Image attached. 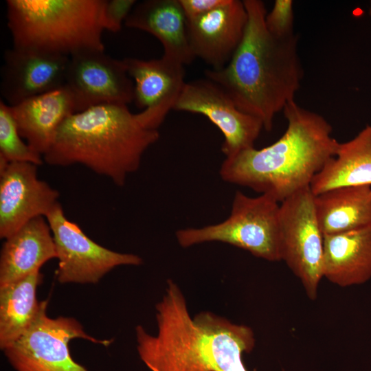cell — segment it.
I'll use <instances>...</instances> for the list:
<instances>
[{
  "label": "cell",
  "mask_w": 371,
  "mask_h": 371,
  "mask_svg": "<svg viewBox=\"0 0 371 371\" xmlns=\"http://www.w3.org/2000/svg\"><path fill=\"white\" fill-rule=\"evenodd\" d=\"M155 309L156 335L135 328L137 352L150 371H247L242 355L255 344L251 328L211 312L192 317L171 280Z\"/></svg>",
  "instance_id": "cell-1"
},
{
  "label": "cell",
  "mask_w": 371,
  "mask_h": 371,
  "mask_svg": "<svg viewBox=\"0 0 371 371\" xmlns=\"http://www.w3.org/2000/svg\"><path fill=\"white\" fill-rule=\"evenodd\" d=\"M248 20L243 40L222 69H206L242 111L258 118L270 131L273 119L294 100L304 72L298 53L299 36H273L265 25L260 0H244Z\"/></svg>",
  "instance_id": "cell-2"
},
{
  "label": "cell",
  "mask_w": 371,
  "mask_h": 371,
  "mask_svg": "<svg viewBox=\"0 0 371 371\" xmlns=\"http://www.w3.org/2000/svg\"><path fill=\"white\" fill-rule=\"evenodd\" d=\"M284 134L273 144L225 158L219 174L228 183L269 195L278 203L310 186L339 146L333 127L321 115L289 102Z\"/></svg>",
  "instance_id": "cell-3"
},
{
  "label": "cell",
  "mask_w": 371,
  "mask_h": 371,
  "mask_svg": "<svg viewBox=\"0 0 371 371\" xmlns=\"http://www.w3.org/2000/svg\"><path fill=\"white\" fill-rule=\"evenodd\" d=\"M159 137L124 104H101L69 115L43 155L49 165L81 164L123 186L145 151Z\"/></svg>",
  "instance_id": "cell-4"
},
{
  "label": "cell",
  "mask_w": 371,
  "mask_h": 371,
  "mask_svg": "<svg viewBox=\"0 0 371 371\" xmlns=\"http://www.w3.org/2000/svg\"><path fill=\"white\" fill-rule=\"evenodd\" d=\"M105 0H8L13 47L71 56L104 51Z\"/></svg>",
  "instance_id": "cell-5"
},
{
  "label": "cell",
  "mask_w": 371,
  "mask_h": 371,
  "mask_svg": "<svg viewBox=\"0 0 371 371\" xmlns=\"http://www.w3.org/2000/svg\"><path fill=\"white\" fill-rule=\"evenodd\" d=\"M278 202L262 194L249 196L237 191L229 216L223 222L200 228L177 231L183 247L207 242H221L245 249L269 261H280Z\"/></svg>",
  "instance_id": "cell-6"
},
{
  "label": "cell",
  "mask_w": 371,
  "mask_h": 371,
  "mask_svg": "<svg viewBox=\"0 0 371 371\" xmlns=\"http://www.w3.org/2000/svg\"><path fill=\"white\" fill-rule=\"evenodd\" d=\"M279 236L281 260L300 280L307 296L315 300L323 277L324 235L310 186L280 203Z\"/></svg>",
  "instance_id": "cell-7"
},
{
  "label": "cell",
  "mask_w": 371,
  "mask_h": 371,
  "mask_svg": "<svg viewBox=\"0 0 371 371\" xmlns=\"http://www.w3.org/2000/svg\"><path fill=\"white\" fill-rule=\"evenodd\" d=\"M47 304L23 336L3 350L8 362L16 371H88L72 359L69 342L80 338L108 346L113 341L91 336L75 318L49 317Z\"/></svg>",
  "instance_id": "cell-8"
},
{
  "label": "cell",
  "mask_w": 371,
  "mask_h": 371,
  "mask_svg": "<svg viewBox=\"0 0 371 371\" xmlns=\"http://www.w3.org/2000/svg\"><path fill=\"white\" fill-rule=\"evenodd\" d=\"M45 218L58 260L56 280L61 284H95L116 267L142 263L137 255L114 251L92 240L76 223L67 218L60 203Z\"/></svg>",
  "instance_id": "cell-9"
},
{
  "label": "cell",
  "mask_w": 371,
  "mask_h": 371,
  "mask_svg": "<svg viewBox=\"0 0 371 371\" xmlns=\"http://www.w3.org/2000/svg\"><path fill=\"white\" fill-rule=\"evenodd\" d=\"M64 86L71 95L76 113L101 104L127 105L134 100V82L123 59L102 50L69 56Z\"/></svg>",
  "instance_id": "cell-10"
},
{
  "label": "cell",
  "mask_w": 371,
  "mask_h": 371,
  "mask_svg": "<svg viewBox=\"0 0 371 371\" xmlns=\"http://www.w3.org/2000/svg\"><path fill=\"white\" fill-rule=\"evenodd\" d=\"M173 110L205 116L221 131L225 158L254 147L263 127L257 117L240 111L227 93L205 78L186 82Z\"/></svg>",
  "instance_id": "cell-11"
},
{
  "label": "cell",
  "mask_w": 371,
  "mask_h": 371,
  "mask_svg": "<svg viewBox=\"0 0 371 371\" xmlns=\"http://www.w3.org/2000/svg\"><path fill=\"white\" fill-rule=\"evenodd\" d=\"M36 165L10 162L0 168V238L5 239L32 219L44 216L60 194L38 177Z\"/></svg>",
  "instance_id": "cell-12"
},
{
  "label": "cell",
  "mask_w": 371,
  "mask_h": 371,
  "mask_svg": "<svg viewBox=\"0 0 371 371\" xmlns=\"http://www.w3.org/2000/svg\"><path fill=\"white\" fill-rule=\"evenodd\" d=\"M128 76L133 79L134 100L142 111L136 113L146 128L157 130L173 110L186 85L183 65L164 55L149 60L123 59Z\"/></svg>",
  "instance_id": "cell-13"
},
{
  "label": "cell",
  "mask_w": 371,
  "mask_h": 371,
  "mask_svg": "<svg viewBox=\"0 0 371 371\" xmlns=\"http://www.w3.org/2000/svg\"><path fill=\"white\" fill-rule=\"evenodd\" d=\"M69 57L12 47L5 52L0 92L10 106L64 86Z\"/></svg>",
  "instance_id": "cell-14"
},
{
  "label": "cell",
  "mask_w": 371,
  "mask_h": 371,
  "mask_svg": "<svg viewBox=\"0 0 371 371\" xmlns=\"http://www.w3.org/2000/svg\"><path fill=\"white\" fill-rule=\"evenodd\" d=\"M248 16L243 1L227 0L209 12L187 21L189 43L195 58L212 69L224 67L240 44Z\"/></svg>",
  "instance_id": "cell-15"
},
{
  "label": "cell",
  "mask_w": 371,
  "mask_h": 371,
  "mask_svg": "<svg viewBox=\"0 0 371 371\" xmlns=\"http://www.w3.org/2000/svg\"><path fill=\"white\" fill-rule=\"evenodd\" d=\"M11 109L20 135L43 157L52 146L62 123L76 113L71 95L65 86L25 100Z\"/></svg>",
  "instance_id": "cell-16"
},
{
  "label": "cell",
  "mask_w": 371,
  "mask_h": 371,
  "mask_svg": "<svg viewBox=\"0 0 371 371\" xmlns=\"http://www.w3.org/2000/svg\"><path fill=\"white\" fill-rule=\"evenodd\" d=\"M54 258L56 246L46 218L32 219L5 239L0 255V286L40 271Z\"/></svg>",
  "instance_id": "cell-17"
},
{
  "label": "cell",
  "mask_w": 371,
  "mask_h": 371,
  "mask_svg": "<svg viewBox=\"0 0 371 371\" xmlns=\"http://www.w3.org/2000/svg\"><path fill=\"white\" fill-rule=\"evenodd\" d=\"M124 25L153 35L161 43L164 55L183 65L190 64L195 58L188 41L187 19L179 0L137 2Z\"/></svg>",
  "instance_id": "cell-18"
},
{
  "label": "cell",
  "mask_w": 371,
  "mask_h": 371,
  "mask_svg": "<svg viewBox=\"0 0 371 371\" xmlns=\"http://www.w3.org/2000/svg\"><path fill=\"white\" fill-rule=\"evenodd\" d=\"M323 277L345 287L371 278V228L324 235Z\"/></svg>",
  "instance_id": "cell-19"
},
{
  "label": "cell",
  "mask_w": 371,
  "mask_h": 371,
  "mask_svg": "<svg viewBox=\"0 0 371 371\" xmlns=\"http://www.w3.org/2000/svg\"><path fill=\"white\" fill-rule=\"evenodd\" d=\"M323 235L371 228V186H342L314 195Z\"/></svg>",
  "instance_id": "cell-20"
},
{
  "label": "cell",
  "mask_w": 371,
  "mask_h": 371,
  "mask_svg": "<svg viewBox=\"0 0 371 371\" xmlns=\"http://www.w3.org/2000/svg\"><path fill=\"white\" fill-rule=\"evenodd\" d=\"M371 186V124L339 143L337 152L311 181L314 195L342 186Z\"/></svg>",
  "instance_id": "cell-21"
},
{
  "label": "cell",
  "mask_w": 371,
  "mask_h": 371,
  "mask_svg": "<svg viewBox=\"0 0 371 371\" xmlns=\"http://www.w3.org/2000/svg\"><path fill=\"white\" fill-rule=\"evenodd\" d=\"M40 271L0 286V348L3 350L17 341L38 317L46 300L38 301Z\"/></svg>",
  "instance_id": "cell-22"
},
{
  "label": "cell",
  "mask_w": 371,
  "mask_h": 371,
  "mask_svg": "<svg viewBox=\"0 0 371 371\" xmlns=\"http://www.w3.org/2000/svg\"><path fill=\"white\" fill-rule=\"evenodd\" d=\"M18 130L11 106L0 101V157L8 162H29L41 165L43 157L25 143Z\"/></svg>",
  "instance_id": "cell-23"
},
{
  "label": "cell",
  "mask_w": 371,
  "mask_h": 371,
  "mask_svg": "<svg viewBox=\"0 0 371 371\" xmlns=\"http://www.w3.org/2000/svg\"><path fill=\"white\" fill-rule=\"evenodd\" d=\"M293 22L292 0H276L271 11L265 16V25L268 31L278 38H285L295 34Z\"/></svg>",
  "instance_id": "cell-24"
},
{
  "label": "cell",
  "mask_w": 371,
  "mask_h": 371,
  "mask_svg": "<svg viewBox=\"0 0 371 371\" xmlns=\"http://www.w3.org/2000/svg\"><path fill=\"white\" fill-rule=\"evenodd\" d=\"M136 3L135 0H105L103 12L105 30L119 32Z\"/></svg>",
  "instance_id": "cell-25"
},
{
  "label": "cell",
  "mask_w": 371,
  "mask_h": 371,
  "mask_svg": "<svg viewBox=\"0 0 371 371\" xmlns=\"http://www.w3.org/2000/svg\"><path fill=\"white\" fill-rule=\"evenodd\" d=\"M226 1L227 0H179L187 21L202 16Z\"/></svg>",
  "instance_id": "cell-26"
},
{
  "label": "cell",
  "mask_w": 371,
  "mask_h": 371,
  "mask_svg": "<svg viewBox=\"0 0 371 371\" xmlns=\"http://www.w3.org/2000/svg\"><path fill=\"white\" fill-rule=\"evenodd\" d=\"M370 14L371 16V2H370Z\"/></svg>",
  "instance_id": "cell-27"
}]
</instances>
